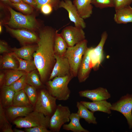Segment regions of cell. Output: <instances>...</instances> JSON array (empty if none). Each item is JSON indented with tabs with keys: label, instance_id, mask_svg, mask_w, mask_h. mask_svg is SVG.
Masks as SVG:
<instances>
[{
	"label": "cell",
	"instance_id": "obj_22",
	"mask_svg": "<svg viewBox=\"0 0 132 132\" xmlns=\"http://www.w3.org/2000/svg\"><path fill=\"white\" fill-rule=\"evenodd\" d=\"M37 45H24L20 48L13 49V53L21 59L30 60H32L33 55L36 51Z\"/></svg>",
	"mask_w": 132,
	"mask_h": 132
},
{
	"label": "cell",
	"instance_id": "obj_7",
	"mask_svg": "<svg viewBox=\"0 0 132 132\" xmlns=\"http://www.w3.org/2000/svg\"><path fill=\"white\" fill-rule=\"evenodd\" d=\"M71 114L69 107L61 104L57 105L50 118L49 129L52 132H59L63 126L69 121Z\"/></svg>",
	"mask_w": 132,
	"mask_h": 132
},
{
	"label": "cell",
	"instance_id": "obj_45",
	"mask_svg": "<svg viewBox=\"0 0 132 132\" xmlns=\"http://www.w3.org/2000/svg\"><path fill=\"white\" fill-rule=\"evenodd\" d=\"M2 26L1 22H0V33H1L2 31Z\"/></svg>",
	"mask_w": 132,
	"mask_h": 132
},
{
	"label": "cell",
	"instance_id": "obj_31",
	"mask_svg": "<svg viewBox=\"0 0 132 132\" xmlns=\"http://www.w3.org/2000/svg\"><path fill=\"white\" fill-rule=\"evenodd\" d=\"M32 105L34 107L38 97L36 88L27 84L23 89Z\"/></svg>",
	"mask_w": 132,
	"mask_h": 132
},
{
	"label": "cell",
	"instance_id": "obj_33",
	"mask_svg": "<svg viewBox=\"0 0 132 132\" xmlns=\"http://www.w3.org/2000/svg\"><path fill=\"white\" fill-rule=\"evenodd\" d=\"M12 5L19 11L26 15L30 14L33 11L32 6L24 2L12 3Z\"/></svg>",
	"mask_w": 132,
	"mask_h": 132
},
{
	"label": "cell",
	"instance_id": "obj_25",
	"mask_svg": "<svg viewBox=\"0 0 132 132\" xmlns=\"http://www.w3.org/2000/svg\"><path fill=\"white\" fill-rule=\"evenodd\" d=\"M12 105L21 107L32 106L23 89L15 92Z\"/></svg>",
	"mask_w": 132,
	"mask_h": 132
},
{
	"label": "cell",
	"instance_id": "obj_39",
	"mask_svg": "<svg viewBox=\"0 0 132 132\" xmlns=\"http://www.w3.org/2000/svg\"><path fill=\"white\" fill-rule=\"evenodd\" d=\"M9 51L8 48L7 44L5 42L0 41V52L1 54L4 53L8 52Z\"/></svg>",
	"mask_w": 132,
	"mask_h": 132
},
{
	"label": "cell",
	"instance_id": "obj_21",
	"mask_svg": "<svg viewBox=\"0 0 132 132\" xmlns=\"http://www.w3.org/2000/svg\"><path fill=\"white\" fill-rule=\"evenodd\" d=\"M69 119L70 120L69 123L65 124L63 126V129L73 132H89L84 128L81 125L80 122L81 118L77 113H71Z\"/></svg>",
	"mask_w": 132,
	"mask_h": 132
},
{
	"label": "cell",
	"instance_id": "obj_32",
	"mask_svg": "<svg viewBox=\"0 0 132 132\" xmlns=\"http://www.w3.org/2000/svg\"><path fill=\"white\" fill-rule=\"evenodd\" d=\"M27 73L22 76L10 86L15 92L23 89L27 84L26 81Z\"/></svg>",
	"mask_w": 132,
	"mask_h": 132
},
{
	"label": "cell",
	"instance_id": "obj_36",
	"mask_svg": "<svg viewBox=\"0 0 132 132\" xmlns=\"http://www.w3.org/2000/svg\"><path fill=\"white\" fill-rule=\"evenodd\" d=\"M114 0V8L115 10L130 5L132 2V0Z\"/></svg>",
	"mask_w": 132,
	"mask_h": 132
},
{
	"label": "cell",
	"instance_id": "obj_35",
	"mask_svg": "<svg viewBox=\"0 0 132 132\" xmlns=\"http://www.w3.org/2000/svg\"><path fill=\"white\" fill-rule=\"evenodd\" d=\"M36 2L37 8L40 9L43 5L46 4H51L55 10L59 8L60 0H34Z\"/></svg>",
	"mask_w": 132,
	"mask_h": 132
},
{
	"label": "cell",
	"instance_id": "obj_26",
	"mask_svg": "<svg viewBox=\"0 0 132 132\" xmlns=\"http://www.w3.org/2000/svg\"><path fill=\"white\" fill-rule=\"evenodd\" d=\"M12 54L19 63V66L17 70L28 73L36 68L34 60L22 59L18 57L13 53Z\"/></svg>",
	"mask_w": 132,
	"mask_h": 132
},
{
	"label": "cell",
	"instance_id": "obj_40",
	"mask_svg": "<svg viewBox=\"0 0 132 132\" xmlns=\"http://www.w3.org/2000/svg\"><path fill=\"white\" fill-rule=\"evenodd\" d=\"M23 1L34 8H37L36 2L34 0H23Z\"/></svg>",
	"mask_w": 132,
	"mask_h": 132
},
{
	"label": "cell",
	"instance_id": "obj_5",
	"mask_svg": "<svg viewBox=\"0 0 132 132\" xmlns=\"http://www.w3.org/2000/svg\"><path fill=\"white\" fill-rule=\"evenodd\" d=\"M50 118L42 113L34 110L26 116L18 117L13 121L16 127L19 128H25L40 126L49 128Z\"/></svg>",
	"mask_w": 132,
	"mask_h": 132
},
{
	"label": "cell",
	"instance_id": "obj_30",
	"mask_svg": "<svg viewBox=\"0 0 132 132\" xmlns=\"http://www.w3.org/2000/svg\"><path fill=\"white\" fill-rule=\"evenodd\" d=\"M27 84L33 86L36 88L42 86V83L35 70L27 73L26 78Z\"/></svg>",
	"mask_w": 132,
	"mask_h": 132
},
{
	"label": "cell",
	"instance_id": "obj_8",
	"mask_svg": "<svg viewBox=\"0 0 132 132\" xmlns=\"http://www.w3.org/2000/svg\"><path fill=\"white\" fill-rule=\"evenodd\" d=\"M110 109L122 113L126 118L129 129H132V94H128L122 97L112 104Z\"/></svg>",
	"mask_w": 132,
	"mask_h": 132
},
{
	"label": "cell",
	"instance_id": "obj_28",
	"mask_svg": "<svg viewBox=\"0 0 132 132\" xmlns=\"http://www.w3.org/2000/svg\"><path fill=\"white\" fill-rule=\"evenodd\" d=\"M0 130L2 132H13L12 126L9 123L4 109L0 101Z\"/></svg>",
	"mask_w": 132,
	"mask_h": 132
},
{
	"label": "cell",
	"instance_id": "obj_19",
	"mask_svg": "<svg viewBox=\"0 0 132 132\" xmlns=\"http://www.w3.org/2000/svg\"><path fill=\"white\" fill-rule=\"evenodd\" d=\"M114 20L118 24L132 23V7L129 5L115 10Z\"/></svg>",
	"mask_w": 132,
	"mask_h": 132
},
{
	"label": "cell",
	"instance_id": "obj_13",
	"mask_svg": "<svg viewBox=\"0 0 132 132\" xmlns=\"http://www.w3.org/2000/svg\"><path fill=\"white\" fill-rule=\"evenodd\" d=\"M5 26L7 30L15 37L23 45L37 42L38 37L32 31L24 29H14L6 25Z\"/></svg>",
	"mask_w": 132,
	"mask_h": 132
},
{
	"label": "cell",
	"instance_id": "obj_42",
	"mask_svg": "<svg viewBox=\"0 0 132 132\" xmlns=\"http://www.w3.org/2000/svg\"><path fill=\"white\" fill-rule=\"evenodd\" d=\"M5 75L4 74L1 73L0 75V83L1 85L3 81Z\"/></svg>",
	"mask_w": 132,
	"mask_h": 132
},
{
	"label": "cell",
	"instance_id": "obj_12",
	"mask_svg": "<svg viewBox=\"0 0 132 132\" xmlns=\"http://www.w3.org/2000/svg\"><path fill=\"white\" fill-rule=\"evenodd\" d=\"M59 8H62L67 12L70 20L74 23L75 26L83 29L86 27L84 19L80 16L77 10L71 0H64L60 1Z\"/></svg>",
	"mask_w": 132,
	"mask_h": 132
},
{
	"label": "cell",
	"instance_id": "obj_24",
	"mask_svg": "<svg viewBox=\"0 0 132 132\" xmlns=\"http://www.w3.org/2000/svg\"><path fill=\"white\" fill-rule=\"evenodd\" d=\"M56 31L55 36L54 49L55 55L64 56L68 46L61 34Z\"/></svg>",
	"mask_w": 132,
	"mask_h": 132
},
{
	"label": "cell",
	"instance_id": "obj_43",
	"mask_svg": "<svg viewBox=\"0 0 132 132\" xmlns=\"http://www.w3.org/2000/svg\"><path fill=\"white\" fill-rule=\"evenodd\" d=\"M12 3H18L24 2L23 0H10Z\"/></svg>",
	"mask_w": 132,
	"mask_h": 132
},
{
	"label": "cell",
	"instance_id": "obj_20",
	"mask_svg": "<svg viewBox=\"0 0 132 132\" xmlns=\"http://www.w3.org/2000/svg\"><path fill=\"white\" fill-rule=\"evenodd\" d=\"M15 93V91L10 86L3 84L1 87L0 101L4 109L12 105Z\"/></svg>",
	"mask_w": 132,
	"mask_h": 132
},
{
	"label": "cell",
	"instance_id": "obj_18",
	"mask_svg": "<svg viewBox=\"0 0 132 132\" xmlns=\"http://www.w3.org/2000/svg\"><path fill=\"white\" fill-rule=\"evenodd\" d=\"M92 0H74L73 3L80 16L85 19L90 17L93 12Z\"/></svg>",
	"mask_w": 132,
	"mask_h": 132
},
{
	"label": "cell",
	"instance_id": "obj_34",
	"mask_svg": "<svg viewBox=\"0 0 132 132\" xmlns=\"http://www.w3.org/2000/svg\"><path fill=\"white\" fill-rule=\"evenodd\" d=\"M92 4L95 7L101 9L114 7V0H92Z\"/></svg>",
	"mask_w": 132,
	"mask_h": 132
},
{
	"label": "cell",
	"instance_id": "obj_37",
	"mask_svg": "<svg viewBox=\"0 0 132 132\" xmlns=\"http://www.w3.org/2000/svg\"><path fill=\"white\" fill-rule=\"evenodd\" d=\"M48 129L45 127L39 126L25 128L24 131L26 132H52Z\"/></svg>",
	"mask_w": 132,
	"mask_h": 132
},
{
	"label": "cell",
	"instance_id": "obj_9",
	"mask_svg": "<svg viewBox=\"0 0 132 132\" xmlns=\"http://www.w3.org/2000/svg\"><path fill=\"white\" fill-rule=\"evenodd\" d=\"M83 28L72 26L66 27L60 33L68 47H72L86 39L85 33Z\"/></svg>",
	"mask_w": 132,
	"mask_h": 132
},
{
	"label": "cell",
	"instance_id": "obj_38",
	"mask_svg": "<svg viewBox=\"0 0 132 132\" xmlns=\"http://www.w3.org/2000/svg\"><path fill=\"white\" fill-rule=\"evenodd\" d=\"M53 7L51 5L46 4L43 5L40 9L41 12L45 15H48L52 12Z\"/></svg>",
	"mask_w": 132,
	"mask_h": 132
},
{
	"label": "cell",
	"instance_id": "obj_23",
	"mask_svg": "<svg viewBox=\"0 0 132 132\" xmlns=\"http://www.w3.org/2000/svg\"><path fill=\"white\" fill-rule=\"evenodd\" d=\"M76 106L78 109L77 113L81 119H83L89 124H97L96 118L94 115V112L89 111L80 102H77Z\"/></svg>",
	"mask_w": 132,
	"mask_h": 132
},
{
	"label": "cell",
	"instance_id": "obj_16",
	"mask_svg": "<svg viewBox=\"0 0 132 132\" xmlns=\"http://www.w3.org/2000/svg\"><path fill=\"white\" fill-rule=\"evenodd\" d=\"M5 109V114L8 120L13 121L18 117L26 116L34 110V107L32 106L21 107L12 105Z\"/></svg>",
	"mask_w": 132,
	"mask_h": 132
},
{
	"label": "cell",
	"instance_id": "obj_6",
	"mask_svg": "<svg viewBox=\"0 0 132 132\" xmlns=\"http://www.w3.org/2000/svg\"><path fill=\"white\" fill-rule=\"evenodd\" d=\"M56 99L45 88L41 90L38 93L37 99L34 110L51 117L56 109Z\"/></svg>",
	"mask_w": 132,
	"mask_h": 132
},
{
	"label": "cell",
	"instance_id": "obj_1",
	"mask_svg": "<svg viewBox=\"0 0 132 132\" xmlns=\"http://www.w3.org/2000/svg\"><path fill=\"white\" fill-rule=\"evenodd\" d=\"M56 31L46 27L40 31L37 47L33 56L42 82L48 80L56 61L54 49Z\"/></svg>",
	"mask_w": 132,
	"mask_h": 132
},
{
	"label": "cell",
	"instance_id": "obj_11",
	"mask_svg": "<svg viewBox=\"0 0 132 132\" xmlns=\"http://www.w3.org/2000/svg\"><path fill=\"white\" fill-rule=\"evenodd\" d=\"M55 62L48 80H52L56 77L72 75L70 66L67 58L65 56H60L55 55Z\"/></svg>",
	"mask_w": 132,
	"mask_h": 132
},
{
	"label": "cell",
	"instance_id": "obj_41",
	"mask_svg": "<svg viewBox=\"0 0 132 132\" xmlns=\"http://www.w3.org/2000/svg\"><path fill=\"white\" fill-rule=\"evenodd\" d=\"M10 6H12V3L10 0H0Z\"/></svg>",
	"mask_w": 132,
	"mask_h": 132
},
{
	"label": "cell",
	"instance_id": "obj_44",
	"mask_svg": "<svg viewBox=\"0 0 132 132\" xmlns=\"http://www.w3.org/2000/svg\"><path fill=\"white\" fill-rule=\"evenodd\" d=\"M13 130V132H25V131L16 128L14 129Z\"/></svg>",
	"mask_w": 132,
	"mask_h": 132
},
{
	"label": "cell",
	"instance_id": "obj_14",
	"mask_svg": "<svg viewBox=\"0 0 132 132\" xmlns=\"http://www.w3.org/2000/svg\"><path fill=\"white\" fill-rule=\"evenodd\" d=\"M91 47H88L79 66L77 77L79 83L84 82L88 77L92 68L89 56Z\"/></svg>",
	"mask_w": 132,
	"mask_h": 132
},
{
	"label": "cell",
	"instance_id": "obj_29",
	"mask_svg": "<svg viewBox=\"0 0 132 132\" xmlns=\"http://www.w3.org/2000/svg\"><path fill=\"white\" fill-rule=\"evenodd\" d=\"M27 73L23 71L12 70L7 73L4 80V84L10 86Z\"/></svg>",
	"mask_w": 132,
	"mask_h": 132
},
{
	"label": "cell",
	"instance_id": "obj_10",
	"mask_svg": "<svg viewBox=\"0 0 132 132\" xmlns=\"http://www.w3.org/2000/svg\"><path fill=\"white\" fill-rule=\"evenodd\" d=\"M108 37L107 32H104L101 34L100 41L97 46L95 47H91L89 56L92 68L95 71L98 70L104 59L103 48Z\"/></svg>",
	"mask_w": 132,
	"mask_h": 132
},
{
	"label": "cell",
	"instance_id": "obj_17",
	"mask_svg": "<svg viewBox=\"0 0 132 132\" xmlns=\"http://www.w3.org/2000/svg\"><path fill=\"white\" fill-rule=\"evenodd\" d=\"M80 102L88 109L94 112L101 111L110 114L111 113L110 108L112 104L106 100L92 101V102L81 101Z\"/></svg>",
	"mask_w": 132,
	"mask_h": 132
},
{
	"label": "cell",
	"instance_id": "obj_2",
	"mask_svg": "<svg viewBox=\"0 0 132 132\" xmlns=\"http://www.w3.org/2000/svg\"><path fill=\"white\" fill-rule=\"evenodd\" d=\"M73 77L71 75L56 77L46 82L47 89L57 100H66L69 99L71 93L68 84Z\"/></svg>",
	"mask_w": 132,
	"mask_h": 132
},
{
	"label": "cell",
	"instance_id": "obj_27",
	"mask_svg": "<svg viewBox=\"0 0 132 132\" xmlns=\"http://www.w3.org/2000/svg\"><path fill=\"white\" fill-rule=\"evenodd\" d=\"M12 53L8 54L3 56L0 60L1 67L3 69L17 70L18 66Z\"/></svg>",
	"mask_w": 132,
	"mask_h": 132
},
{
	"label": "cell",
	"instance_id": "obj_3",
	"mask_svg": "<svg viewBox=\"0 0 132 132\" xmlns=\"http://www.w3.org/2000/svg\"><path fill=\"white\" fill-rule=\"evenodd\" d=\"M86 39L72 47H68L65 56L68 59L73 77L77 76L78 67L83 56L88 48Z\"/></svg>",
	"mask_w": 132,
	"mask_h": 132
},
{
	"label": "cell",
	"instance_id": "obj_15",
	"mask_svg": "<svg viewBox=\"0 0 132 132\" xmlns=\"http://www.w3.org/2000/svg\"><path fill=\"white\" fill-rule=\"evenodd\" d=\"M78 93L80 97L86 98L92 101L106 100L111 97L107 89L101 87L92 90H81Z\"/></svg>",
	"mask_w": 132,
	"mask_h": 132
},
{
	"label": "cell",
	"instance_id": "obj_4",
	"mask_svg": "<svg viewBox=\"0 0 132 132\" xmlns=\"http://www.w3.org/2000/svg\"><path fill=\"white\" fill-rule=\"evenodd\" d=\"M7 8L11 17L9 21L5 23L6 25L14 28H24L32 31L38 28V23L34 15H23L15 11L9 6Z\"/></svg>",
	"mask_w": 132,
	"mask_h": 132
}]
</instances>
